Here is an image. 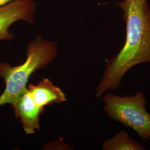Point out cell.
Masks as SVG:
<instances>
[{
  "instance_id": "3",
  "label": "cell",
  "mask_w": 150,
  "mask_h": 150,
  "mask_svg": "<svg viewBox=\"0 0 150 150\" xmlns=\"http://www.w3.org/2000/svg\"><path fill=\"white\" fill-rule=\"evenodd\" d=\"M103 110L109 118L132 129L144 141L150 139V113L142 92L120 96L113 93L103 95Z\"/></svg>"
},
{
  "instance_id": "6",
  "label": "cell",
  "mask_w": 150,
  "mask_h": 150,
  "mask_svg": "<svg viewBox=\"0 0 150 150\" xmlns=\"http://www.w3.org/2000/svg\"><path fill=\"white\" fill-rule=\"evenodd\" d=\"M27 90L34 102L42 108L66 101L63 91L48 79H43L37 85H29Z\"/></svg>"
},
{
  "instance_id": "5",
  "label": "cell",
  "mask_w": 150,
  "mask_h": 150,
  "mask_svg": "<svg viewBox=\"0 0 150 150\" xmlns=\"http://www.w3.org/2000/svg\"><path fill=\"white\" fill-rule=\"evenodd\" d=\"M11 105L26 134H33L41 129L40 116L43 113L44 108L40 107L34 102L27 88Z\"/></svg>"
},
{
  "instance_id": "2",
  "label": "cell",
  "mask_w": 150,
  "mask_h": 150,
  "mask_svg": "<svg viewBox=\"0 0 150 150\" xmlns=\"http://www.w3.org/2000/svg\"><path fill=\"white\" fill-rule=\"evenodd\" d=\"M58 53V45L54 41L38 36L27 45V58L22 64L12 66L8 62L0 63V78L5 88L0 96V106L12 105L27 88L31 76L37 70L46 68Z\"/></svg>"
},
{
  "instance_id": "4",
  "label": "cell",
  "mask_w": 150,
  "mask_h": 150,
  "mask_svg": "<svg viewBox=\"0 0 150 150\" xmlns=\"http://www.w3.org/2000/svg\"><path fill=\"white\" fill-rule=\"evenodd\" d=\"M37 12L35 0H18L0 6V41H10L14 35L9 28L16 22L33 25Z\"/></svg>"
},
{
  "instance_id": "7",
  "label": "cell",
  "mask_w": 150,
  "mask_h": 150,
  "mask_svg": "<svg viewBox=\"0 0 150 150\" xmlns=\"http://www.w3.org/2000/svg\"><path fill=\"white\" fill-rule=\"evenodd\" d=\"M103 150H145L139 141L130 137L124 131H121L112 137L106 139L102 145Z\"/></svg>"
},
{
  "instance_id": "8",
  "label": "cell",
  "mask_w": 150,
  "mask_h": 150,
  "mask_svg": "<svg viewBox=\"0 0 150 150\" xmlns=\"http://www.w3.org/2000/svg\"><path fill=\"white\" fill-rule=\"evenodd\" d=\"M18 1V0H0V6L5 5L12 2Z\"/></svg>"
},
{
  "instance_id": "1",
  "label": "cell",
  "mask_w": 150,
  "mask_h": 150,
  "mask_svg": "<svg viewBox=\"0 0 150 150\" xmlns=\"http://www.w3.org/2000/svg\"><path fill=\"white\" fill-rule=\"evenodd\" d=\"M126 25V39L117 54L106 59L102 78L96 89L100 98L117 90L125 75L136 66L150 64V7L148 0H122L116 3Z\"/></svg>"
},
{
  "instance_id": "9",
  "label": "cell",
  "mask_w": 150,
  "mask_h": 150,
  "mask_svg": "<svg viewBox=\"0 0 150 150\" xmlns=\"http://www.w3.org/2000/svg\"><path fill=\"white\" fill-rule=\"evenodd\" d=\"M149 140H150V139H149Z\"/></svg>"
}]
</instances>
